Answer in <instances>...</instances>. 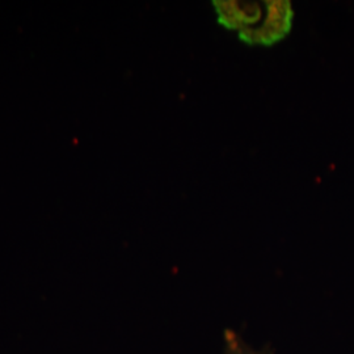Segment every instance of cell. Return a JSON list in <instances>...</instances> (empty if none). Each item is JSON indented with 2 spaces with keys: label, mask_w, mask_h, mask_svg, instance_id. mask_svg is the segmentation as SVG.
<instances>
[{
  "label": "cell",
  "mask_w": 354,
  "mask_h": 354,
  "mask_svg": "<svg viewBox=\"0 0 354 354\" xmlns=\"http://www.w3.org/2000/svg\"><path fill=\"white\" fill-rule=\"evenodd\" d=\"M223 354H264L251 348L234 329L223 333Z\"/></svg>",
  "instance_id": "obj_1"
}]
</instances>
